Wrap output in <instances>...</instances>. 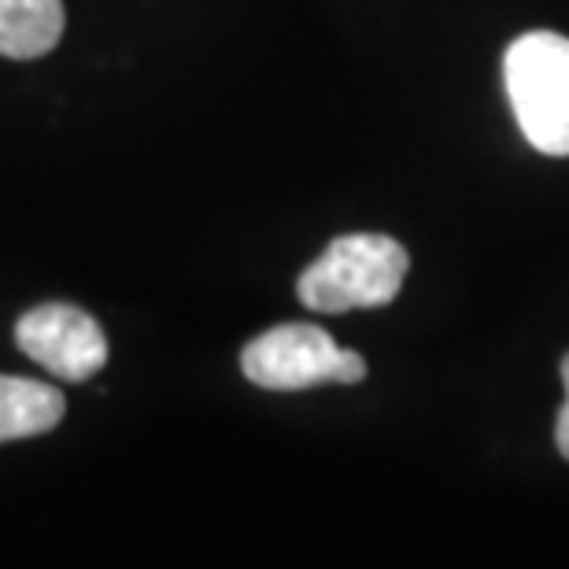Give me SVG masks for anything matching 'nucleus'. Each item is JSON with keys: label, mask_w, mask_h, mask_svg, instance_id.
Instances as JSON below:
<instances>
[{"label": "nucleus", "mask_w": 569, "mask_h": 569, "mask_svg": "<svg viewBox=\"0 0 569 569\" xmlns=\"http://www.w3.org/2000/svg\"><path fill=\"white\" fill-rule=\"evenodd\" d=\"M411 256L385 233L337 237L296 281V296L318 315L373 311L400 296Z\"/></svg>", "instance_id": "1"}, {"label": "nucleus", "mask_w": 569, "mask_h": 569, "mask_svg": "<svg viewBox=\"0 0 569 569\" xmlns=\"http://www.w3.org/2000/svg\"><path fill=\"white\" fill-rule=\"evenodd\" d=\"M507 100L526 141L543 156H569V38L529 30L507 44Z\"/></svg>", "instance_id": "2"}, {"label": "nucleus", "mask_w": 569, "mask_h": 569, "mask_svg": "<svg viewBox=\"0 0 569 569\" xmlns=\"http://www.w3.org/2000/svg\"><path fill=\"white\" fill-rule=\"evenodd\" d=\"M241 370L259 389L303 392L318 385H359L367 378V359L340 348L322 326L289 322L244 345Z\"/></svg>", "instance_id": "3"}, {"label": "nucleus", "mask_w": 569, "mask_h": 569, "mask_svg": "<svg viewBox=\"0 0 569 569\" xmlns=\"http://www.w3.org/2000/svg\"><path fill=\"white\" fill-rule=\"evenodd\" d=\"M16 345L63 381H89L108 362V337L93 315L71 303H41L19 318Z\"/></svg>", "instance_id": "4"}, {"label": "nucleus", "mask_w": 569, "mask_h": 569, "mask_svg": "<svg viewBox=\"0 0 569 569\" xmlns=\"http://www.w3.org/2000/svg\"><path fill=\"white\" fill-rule=\"evenodd\" d=\"M63 415L67 400L60 396V389L33 378L0 373V443L52 432L63 422Z\"/></svg>", "instance_id": "5"}, {"label": "nucleus", "mask_w": 569, "mask_h": 569, "mask_svg": "<svg viewBox=\"0 0 569 569\" xmlns=\"http://www.w3.org/2000/svg\"><path fill=\"white\" fill-rule=\"evenodd\" d=\"M63 0H0V56L38 60L63 38Z\"/></svg>", "instance_id": "6"}, {"label": "nucleus", "mask_w": 569, "mask_h": 569, "mask_svg": "<svg viewBox=\"0 0 569 569\" xmlns=\"http://www.w3.org/2000/svg\"><path fill=\"white\" fill-rule=\"evenodd\" d=\"M562 385H566V403L559 411V422H555V443H559L562 459H569V356L562 359Z\"/></svg>", "instance_id": "7"}]
</instances>
